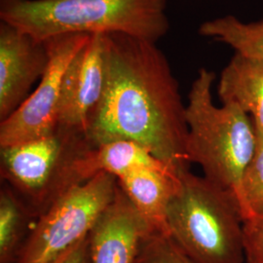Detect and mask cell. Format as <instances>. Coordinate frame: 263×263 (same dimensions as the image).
Here are the masks:
<instances>
[{"label": "cell", "mask_w": 263, "mask_h": 263, "mask_svg": "<svg viewBox=\"0 0 263 263\" xmlns=\"http://www.w3.org/2000/svg\"><path fill=\"white\" fill-rule=\"evenodd\" d=\"M106 77L86 135L96 146L127 140L162 162L188 168L186 104L169 61L156 43L105 33Z\"/></svg>", "instance_id": "6da1fadb"}, {"label": "cell", "mask_w": 263, "mask_h": 263, "mask_svg": "<svg viewBox=\"0 0 263 263\" xmlns=\"http://www.w3.org/2000/svg\"><path fill=\"white\" fill-rule=\"evenodd\" d=\"M168 0H0V21L38 40L123 33L156 43L170 29Z\"/></svg>", "instance_id": "7a4b0ae2"}, {"label": "cell", "mask_w": 263, "mask_h": 263, "mask_svg": "<svg viewBox=\"0 0 263 263\" xmlns=\"http://www.w3.org/2000/svg\"><path fill=\"white\" fill-rule=\"evenodd\" d=\"M179 176L166 214L170 238L194 262H244V217L235 195L188 168Z\"/></svg>", "instance_id": "3957f363"}, {"label": "cell", "mask_w": 263, "mask_h": 263, "mask_svg": "<svg viewBox=\"0 0 263 263\" xmlns=\"http://www.w3.org/2000/svg\"><path fill=\"white\" fill-rule=\"evenodd\" d=\"M215 79L213 71L200 68L188 93L187 159L199 164L206 179L230 191L239 202L245 170L256 147V132L250 115L238 104H214Z\"/></svg>", "instance_id": "277c9868"}, {"label": "cell", "mask_w": 263, "mask_h": 263, "mask_svg": "<svg viewBox=\"0 0 263 263\" xmlns=\"http://www.w3.org/2000/svg\"><path fill=\"white\" fill-rule=\"evenodd\" d=\"M94 145L82 132L58 127L37 140L0 147V175L38 218L69 189L83 183L79 165Z\"/></svg>", "instance_id": "5b68a950"}, {"label": "cell", "mask_w": 263, "mask_h": 263, "mask_svg": "<svg viewBox=\"0 0 263 263\" xmlns=\"http://www.w3.org/2000/svg\"><path fill=\"white\" fill-rule=\"evenodd\" d=\"M117 190V179L105 173L69 189L36 219L17 263L56 262L89 236Z\"/></svg>", "instance_id": "8992f818"}, {"label": "cell", "mask_w": 263, "mask_h": 263, "mask_svg": "<svg viewBox=\"0 0 263 263\" xmlns=\"http://www.w3.org/2000/svg\"><path fill=\"white\" fill-rule=\"evenodd\" d=\"M89 34H66L49 38L50 61L36 89L0 122V147L46 137L58 129V113L64 73Z\"/></svg>", "instance_id": "52a82bcc"}, {"label": "cell", "mask_w": 263, "mask_h": 263, "mask_svg": "<svg viewBox=\"0 0 263 263\" xmlns=\"http://www.w3.org/2000/svg\"><path fill=\"white\" fill-rule=\"evenodd\" d=\"M104 34H91L66 67L61 88L58 127L86 134L89 118L104 93L106 77Z\"/></svg>", "instance_id": "ba28073f"}, {"label": "cell", "mask_w": 263, "mask_h": 263, "mask_svg": "<svg viewBox=\"0 0 263 263\" xmlns=\"http://www.w3.org/2000/svg\"><path fill=\"white\" fill-rule=\"evenodd\" d=\"M50 61L46 41L0 21V120L9 117L40 81Z\"/></svg>", "instance_id": "9c48e42d"}, {"label": "cell", "mask_w": 263, "mask_h": 263, "mask_svg": "<svg viewBox=\"0 0 263 263\" xmlns=\"http://www.w3.org/2000/svg\"><path fill=\"white\" fill-rule=\"evenodd\" d=\"M149 227L118 185L116 197L89 235L92 263H136Z\"/></svg>", "instance_id": "30bf717a"}, {"label": "cell", "mask_w": 263, "mask_h": 263, "mask_svg": "<svg viewBox=\"0 0 263 263\" xmlns=\"http://www.w3.org/2000/svg\"><path fill=\"white\" fill-rule=\"evenodd\" d=\"M179 171L169 165L140 167L117 179L119 187L140 213L151 233L168 235L166 214L179 185Z\"/></svg>", "instance_id": "8fae6325"}, {"label": "cell", "mask_w": 263, "mask_h": 263, "mask_svg": "<svg viewBox=\"0 0 263 263\" xmlns=\"http://www.w3.org/2000/svg\"><path fill=\"white\" fill-rule=\"evenodd\" d=\"M217 93L221 103L238 104L263 135V63L235 54L222 69Z\"/></svg>", "instance_id": "7c38bea8"}, {"label": "cell", "mask_w": 263, "mask_h": 263, "mask_svg": "<svg viewBox=\"0 0 263 263\" xmlns=\"http://www.w3.org/2000/svg\"><path fill=\"white\" fill-rule=\"evenodd\" d=\"M163 165L168 164L156 158L141 144L127 140H117L93 146L81 160L79 174L85 182L102 173L118 179L136 168Z\"/></svg>", "instance_id": "4fadbf2b"}, {"label": "cell", "mask_w": 263, "mask_h": 263, "mask_svg": "<svg viewBox=\"0 0 263 263\" xmlns=\"http://www.w3.org/2000/svg\"><path fill=\"white\" fill-rule=\"evenodd\" d=\"M34 218L37 219L28 204L4 183L0 189V263H17Z\"/></svg>", "instance_id": "5bb4252c"}, {"label": "cell", "mask_w": 263, "mask_h": 263, "mask_svg": "<svg viewBox=\"0 0 263 263\" xmlns=\"http://www.w3.org/2000/svg\"><path fill=\"white\" fill-rule=\"evenodd\" d=\"M198 32L228 45L239 56L263 63V21L244 23L228 15L203 23Z\"/></svg>", "instance_id": "9a60e30c"}, {"label": "cell", "mask_w": 263, "mask_h": 263, "mask_svg": "<svg viewBox=\"0 0 263 263\" xmlns=\"http://www.w3.org/2000/svg\"><path fill=\"white\" fill-rule=\"evenodd\" d=\"M256 138L253 158L245 170L240 186L239 204L244 220L250 217L263 218L262 134L256 132Z\"/></svg>", "instance_id": "2e32d148"}, {"label": "cell", "mask_w": 263, "mask_h": 263, "mask_svg": "<svg viewBox=\"0 0 263 263\" xmlns=\"http://www.w3.org/2000/svg\"><path fill=\"white\" fill-rule=\"evenodd\" d=\"M136 263H196L169 236L148 233L141 241Z\"/></svg>", "instance_id": "e0dca14e"}, {"label": "cell", "mask_w": 263, "mask_h": 263, "mask_svg": "<svg viewBox=\"0 0 263 263\" xmlns=\"http://www.w3.org/2000/svg\"><path fill=\"white\" fill-rule=\"evenodd\" d=\"M245 257L248 263H263V218L244 220Z\"/></svg>", "instance_id": "ac0fdd59"}, {"label": "cell", "mask_w": 263, "mask_h": 263, "mask_svg": "<svg viewBox=\"0 0 263 263\" xmlns=\"http://www.w3.org/2000/svg\"><path fill=\"white\" fill-rule=\"evenodd\" d=\"M55 263H92L89 236Z\"/></svg>", "instance_id": "d6986e66"}]
</instances>
